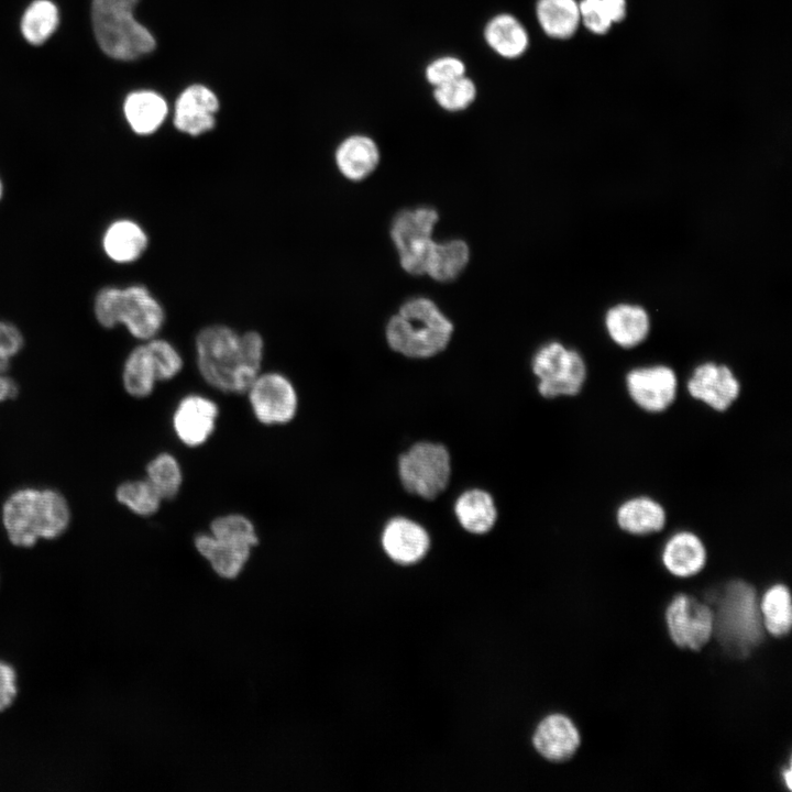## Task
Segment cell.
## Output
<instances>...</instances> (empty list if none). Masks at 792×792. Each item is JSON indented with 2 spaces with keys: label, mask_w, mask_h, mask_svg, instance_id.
<instances>
[{
  "label": "cell",
  "mask_w": 792,
  "mask_h": 792,
  "mask_svg": "<svg viewBox=\"0 0 792 792\" xmlns=\"http://www.w3.org/2000/svg\"><path fill=\"white\" fill-rule=\"evenodd\" d=\"M92 309L101 327L112 329L122 324L143 341L155 338L165 321L163 306L141 284L102 287L95 296Z\"/></svg>",
  "instance_id": "277c9868"
},
{
  "label": "cell",
  "mask_w": 792,
  "mask_h": 792,
  "mask_svg": "<svg viewBox=\"0 0 792 792\" xmlns=\"http://www.w3.org/2000/svg\"><path fill=\"white\" fill-rule=\"evenodd\" d=\"M740 388L729 366L711 361L698 364L686 382V391L692 398L718 413L726 411L734 404Z\"/></svg>",
  "instance_id": "4fadbf2b"
},
{
  "label": "cell",
  "mask_w": 792,
  "mask_h": 792,
  "mask_svg": "<svg viewBox=\"0 0 792 792\" xmlns=\"http://www.w3.org/2000/svg\"><path fill=\"white\" fill-rule=\"evenodd\" d=\"M148 246L145 230L131 219L113 220L103 231L101 248L105 255L118 264L138 261Z\"/></svg>",
  "instance_id": "ac0fdd59"
},
{
  "label": "cell",
  "mask_w": 792,
  "mask_h": 792,
  "mask_svg": "<svg viewBox=\"0 0 792 792\" xmlns=\"http://www.w3.org/2000/svg\"><path fill=\"white\" fill-rule=\"evenodd\" d=\"M438 220L437 210L429 207L406 209L394 218L391 226V238L405 272L411 275L426 274L428 261L436 243L432 232Z\"/></svg>",
  "instance_id": "9c48e42d"
},
{
  "label": "cell",
  "mask_w": 792,
  "mask_h": 792,
  "mask_svg": "<svg viewBox=\"0 0 792 792\" xmlns=\"http://www.w3.org/2000/svg\"><path fill=\"white\" fill-rule=\"evenodd\" d=\"M157 381H167L175 377L183 369V359L176 348L164 339L152 338L146 340Z\"/></svg>",
  "instance_id": "d590c367"
},
{
  "label": "cell",
  "mask_w": 792,
  "mask_h": 792,
  "mask_svg": "<svg viewBox=\"0 0 792 792\" xmlns=\"http://www.w3.org/2000/svg\"><path fill=\"white\" fill-rule=\"evenodd\" d=\"M454 513L462 528L474 535L488 532L497 519L492 495L480 488L462 493L454 504Z\"/></svg>",
  "instance_id": "484cf974"
},
{
  "label": "cell",
  "mask_w": 792,
  "mask_h": 792,
  "mask_svg": "<svg viewBox=\"0 0 792 792\" xmlns=\"http://www.w3.org/2000/svg\"><path fill=\"white\" fill-rule=\"evenodd\" d=\"M464 75H466V65L453 55L439 56L430 61L425 68V78L432 88Z\"/></svg>",
  "instance_id": "8d00e7d4"
},
{
  "label": "cell",
  "mask_w": 792,
  "mask_h": 792,
  "mask_svg": "<svg viewBox=\"0 0 792 792\" xmlns=\"http://www.w3.org/2000/svg\"><path fill=\"white\" fill-rule=\"evenodd\" d=\"M195 547L210 563L212 570L223 579L237 578L251 554V549L222 541L210 532L197 535Z\"/></svg>",
  "instance_id": "cb8c5ba5"
},
{
  "label": "cell",
  "mask_w": 792,
  "mask_h": 792,
  "mask_svg": "<svg viewBox=\"0 0 792 792\" xmlns=\"http://www.w3.org/2000/svg\"><path fill=\"white\" fill-rule=\"evenodd\" d=\"M783 774H784V782H785L788 789L791 790V782H792V780H791V777H792L791 770H790V769L785 770Z\"/></svg>",
  "instance_id": "7bdbcfd3"
},
{
  "label": "cell",
  "mask_w": 792,
  "mask_h": 792,
  "mask_svg": "<svg viewBox=\"0 0 792 792\" xmlns=\"http://www.w3.org/2000/svg\"><path fill=\"white\" fill-rule=\"evenodd\" d=\"M334 161L342 176L352 182H360L370 176L377 167L380 150L370 136L354 134L338 145Z\"/></svg>",
  "instance_id": "ffe728a7"
},
{
  "label": "cell",
  "mask_w": 792,
  "mask_h": 792,
  "mask_svg": "<svg viewBox=\"0 0 792 792\" xmlns=\"http://www.w3.org/2000/svg\"><path fill=\"white\" fill-rule=\"evenodd\" d=\"M139 0H92L91 16L97 42L112 58L134 59L155 48L151 32L133 16Z\"/></svg>",
  "instance_id": "5b68a950"
},
{
  "label": "cell",
  "mask_w": 792,
  "mask_h": 792,
  "mask_svg": "<svg viewBox=\"0 0 792 792\" xmlns=\"http://www.w3.org/2000/svg\"><path fill=\"white\" fill-rule=\"evenodd\" d=\"M2 522L12 544L29 548L40 539L62 536L70 522V508L56 490L24 487L4 502Z\"/></svg>",
  "instance_id": "7a4b0ae2"
},
{
  "label": "cell",
  "mask_w": 792,
  "mask_h": 792,
  "mask_svg": "<svg viewBox=\"0 0 792 792\" xmlns=\"http://www.w3.org/2000/svg\"><path fill=\"white\" fill-rule=\"evenodd\" d=\"M761 625L755 588L743 581L728 584L714 615V628L721 641L732 651L747 654L761 639Z\"/></svg>",
  "instance_id": "8992f818"
},
{
  "label": "cell",
  "mask_w": 792,
  "mask_h": 792,
  "mask_svg": "<svg viewBox=\"0 0 792 792\" xmlns=\"http://www.w3.org/2000/svg\"><path fill=\"white\" fill-rule=\"evenodd\" d=\"M618 527L634 536H646L661 531L667 522L664 507L649 496L640 495L626 499L616 510Z\"/></svg>",
  "instance_id": "44dd1931"
},
{
  "label": "cell",
  "mask_w": 792,
  "mask_h": 792,
  "mask_svg": "<svg viewBox=\"0 0 792 792\" xmlns=\"http://www.w3.org/2000/svg\"><path fill=\"white\" fill-rule=\"evenodd\" d=\"M382 547L394 562L414 564L428 552L430 538L425 528L416 521L395 517L384 527Z\"/></svg>",
  "instance_id": "2e32d148"
},
{
  "label": "cell",
  "mask_w": 792,
  "mask_h": 792,
  "mask_svg": "<svg viewBox=\"0 0 792 792\" xmlns=\"http://www.w3.org/2000/svg\"><path fill=\"white\" fill-rule=\"evenodd\" d=\"M536 15L543 32L554 38L570 37L580 22L575 0H538Z\"/></svg>",
  "instance_id": "83f0119b"
},
{
  "label": "cell",
  "mask_w": 792,
  "mask_h": 792,
  "mask_svg": "<svg viewBox=\"0 0 792 792\" xmlns=\"http://www.w3.org/2000/svg\"><path fill=\"white\" fill-rule=\"evenodd\" d=\"M483 36L487 46L505 59H517L529 46L525 25L510 13L493 15L485 24Z\"/></svg>",
  "instance_id": "7402d4cb"
},
{
  "label": "cell",
  "mask_w": 792,
  "mask_h": 792,
  "mask_svg": "<svg viewBox=\"0 0 792 792\" xmlns=\"http://www.w3.org/2000/svg\"><path fill=\"white\" fill-rule=\"evenodd\" d=\"M398 474L408 493L425 499H435L449 484L450 454L440 443L416 442L399 455Z\"/></svg>",
  "instance_id": "52a82bcc"
},
{
  "label": "cell",
  "mask_w": 792,
  "mask_h": 792,
  "mask_svg": "<svg viewBox=\"0 0 792 792\" xmlns=\"http://www.w3.org/2000/svg\"><path fill=\"white\" fill-rule=\"evenodd\" d=\"M210 534L226 542L252 549L258 542L253 522L240 514H228L213 519Z\"/></svg>",
  "instance_id": "836d02e7"
},
{
  "label": "cell",
  "mask_w": 792,
  "mask_h": 792,
  "mask_svg": "<svg viewBox=\"0 0 792 792\" xmlns=\"http://www.w3.org/2000/svg\"><path fill=\"white\" fill-rule=\"evenodd\" d=\"M146 480L162 499L174 498L183 483L177 459L167 452L156 455L146 466Z\"/></svg>",
  "instance_id": "1f68e13d"
},
{
  "label": "cell",
  "mask_w": 792,
  "mask_h": 792,
  "mask_svg": "<svg viewBox=\"0 0 792 792\" xmlns=\"http://www.w3.org/2000/svg\"><path fill=\"white\" fill-rule=\"evenodd\" d=\"M23 345L24 338L20 329L9 321L0 320V373L8 371L11 359Z\"/></svg>",
  "instance_id": "74e56055"
},
{
  "label": "cell",
  "mask_w": 792,
  "mask_h": 792,
  "mask_svg": "<svg viewBox=\"0 0 792 792\" xmlns=\"http://www.w3.org/2000/svg\"><path fill=\"white\" fill-rule=\"evenodd\" d=\"M532 743L543 758L561 762L575 754L580 747L581 737L570 718L561 714H553L539 724Z\"/></svg>",
  "instance_id": "e0dca14e"
},
{
  "label": "cell",
  "mask_w": 792,
  "mask_h": 792,
  "mask_svg": "<svg viewBox=\"0 0 792 792\" xmlns=\"http://www.w3.org/2000/svg\"><path fill=\"white\" fill-rule=\"evenodd\" d=\"M130 128L140 135L154 133L164 122L168 108L165 99L150 90L130 94L123 106Z\"/></svg>",
  "instance_id": "d4e9b609"
},
{
  "label": "cell",
  "mask_w": 792,
  "mask_h": 792,
  "mask_svg": "<svg viewBox=\"0 0 792 792\" xmlns=\"http://www.w3.org/2000/svg\"><path fill=\"white\" fill-rule=\"evenodd\" d=\"M218 109V98L209 88L193 85L176 100L174 125L183 133L198 136L215 128Z\"/></svg>",
  "instance_id": "9a60e30c"
},
{
  "label": "cell",
  "mask_w": 792,
  "mask_h": 792,
  "mask_svg": "<svg viewBox=\"0 0 792 792\" xmlns=\"http://www.w3.org/2000/svg\"><path fill=\"white\" fill-rule=\"evenodd\" d=\"M198 370L215 388L246 393L261 373L264 340L256 331L239 333L224 324L202 328L196 337Z\"/></svg>",
  "instance_id": "6da1fadb"
},
{
  "label": "cell",
  "mask_w": 792,
  "mask_h": 792,
  "mask_svg": "<svg viewBox=\"0 0 792 792\" xmlns=\"http://www.w3.org/2000/svg\"><path fill=\"white\" fill-rule=\"evenodd\" d=\"M116 497L119 503L140 516H151L155 514L162 502L161 496L147 480L121 483L116 490Z\"/></svg>",
  "instance_id": "d6a6232c"
},
{
  "label": "cell",
  "mask_w": 792,
  "mask_h": 792,
  "mask_svg": "<svg viewBox=\"0 0 792 792\" xmlns=\"http://www.w3.org/2000/svg\"><path fill=\"white\" fill-rule=\"evenodd\" d=\"M632 403L649 414L666 411L676 399L678 376L664 364L634 367L625 377Z\"/></svg>",
  "instance_id": "8fae6325"
},
{
  "label": "cell",
  "mask_w": 792,
  "mask_h": 792,
  "mask_svg": "<svg viewBox=\"0 0 792 792\" xmlns=\"http://www.w3.org/2000/svg\"><path fill=\"white\" fill-rule=\"evenodd\" d=\"M579 10L580 19L594 33H605L613 22L602 0H582Z\"/></svg>",
  "instance_id": "f35d334b"
},
{
  "label": "cell",
  "mask_w": 792,
  "mask_h": 792,
  "mask_svg": "<svg viewBox=\"0 0 792 792\" xmlns=\"http://www.w3.org/2000/svg\"><path fill=\"white\" fill-rule=\"evenodd\" d=\"M671 639L682 648L698 650L714 632V612L696 598L681 594L667 608Z\"/></svg>",
  "instance_id": "7c38bea8"
},
{
  "label": "cell",
  "mask_w": 792,
  "mask_h": 792,
  "mask_svg": "<svg viewBox=\"0 0 792 792\" xmlns=\"http://www.w3.org/2000/svg\"><path fill=\"white\" fill-rule=\"evenodd\" d=\"M218 415V406L210 398L196 394L187 395L174 411V431L187 447H199L213 432Z\"/></svg>",
  "instance_id": "5bb4252c"
},
{
  "label": "cell",
  "mask_w": 792,
  "mask_h": 792,
  "mask_svg": "<svg viewBox=\"0 0 792 792\" xmlns=\"http://www.w3.org/2000/svg\"><path fill=\"white\" fill-rule=\"evenodd\" d=\"M605 327L612 341L624 349L634 348L648 337L650 318L638 305L618 304L608 309Z\"/></svg>",
  "instance_id": "603a6c76"
},
{
  "label": "cell",
  "mask_w": 792,
  "mask_h": 792,
  "mask_svg": "<svg viewBox=\"0 0 792 792\" xmlns=\"http://www.w3.org/2000/svg\"><path fill=\"white\" fill-rule=\"evenodd\" d=\"M706 548L702 539L692 531L681 530L672 535L662 551L666 569L679 578L698 573L706 563Z\"/></svg>",
  "instance_id": "d6986e66"
},
{
  "label": "cell",
  "mask_w": 792,
  "mask_h": 792,
  "mask_svg": "<svg viewBox=\"0 0 792 792\" xmlns=\"http://www.w3.org/2000/svg\"><path fill=\"white\" fill-rule=\"evenodd\" d=\"M2 196H3V183H2V179H1V177H0V200H1Z\"/></svg>",
  "instance_id": "ee69618b"
},
{
  "label": "cell",
  "mask_w": 792,
  "mask_h": 792,
  "mask_svg": "<svg viewBox=\"0 0 792 792\" xmlns=\"http://www.w3.org/2000/svg\"><path fill=\"white\" fill-rule=\"evenodd\" d=\"M246 393L254 416L264 425L287 424L297 413L296 389L280 373H260Z\"/></svg>",
  "instance_id": "30bf717a"
},
{
  "label": "cell",
  "mask_w": 792,
  "mask_h": 792,
  "mask_svg": "<svg viewBox=\"0 0 792 792\" xmlns=\"http://www.w3.org/2000/svg\"><path fill=\"white\" fill-rule=\"evenodd\" d=\"M122 382L133 397L148 396L157 382L155 366L146 343L135 346L123 364Z\"/></svg>",
  "instance_id": "f1b7e54d"
},
{
  "label": "cell",
  "mask_w": 792,
  "mask_h": 792,
  "mask_svg": "<svg viewBox=\"0 0 792 792\" xmlns=\"http://www.w3.org/2000/svg\"><path fill=\"white\" fill-rule=\"evenodd\" d=\"M432 96L436 103L448 112L466 110L476 99L477 87L469 76L464 75L443 85L433 87Z\"/></svg>",
  "instance_id": "e575fe53"
},
{
  "label": "cell",
  "mask_w": 792,
  "mask_h": 792,
  "mask_svg": "<svg viewBox=\"0 0 792 792\" xmlns=\"http://www.w3.org/2000/svg\"><path fill=\"white\" fill-rule=\"evenodd\" d=\"M58 11L48 0H36L25 10L22 21V34L31 44H42L56 30Z\"/></svg>",
  "instance_id": "4dcf8cb0"
},
{
  "label": "cell",
  "mask_w": 792,
  "mask_h": 792,
  "mask_svg": "<svg viewBox=\"0 0 792 792\" xmlns=\"http://www.w3.org/2000/svg\"><path fill=\"white\" fill-rule=\"evenodd\" d=\"M470 249L465 241L452 239L435 243L426 274L441 283L454 280L466 267Z\"/></svg>",
  "instance_id": "4316f807"
},
{
  "label": "cell",
  "mask_w": 792,
  "mask_h": 792,
  "mask_svg": "<svg viewBox=\"0 0 792 792\" xmlns=\"http://www.w3.org/2000/svg\"><path fill=\"white\" fill-rule=\"evenodd\" d=\"M538 378V392L544 398L578 395L587 377L582 355L558 341L543 344L531 360Z\"/></svg>",
  "instance_id": "ba28073f"
},
{
  "label": "cell",
  "mask_w": 792,
  "mask_h": 792,
  "mask_svg": "<svg viewBox=\"0 0 792 792\" xmlns=\"http://www.w3.org/2000/svg\"><path fill=\"white\" fill-rule=\"evenodd\" d=\"M759 609L768 632L776 637L789 634L792 627V600L785 585L770 587L762 596Z\"/></svg>",
  "instance_id": "f546056e"
},
{
  "label": "cell",
  "mask_w": 792,
  "mask_h": 792,
  "mask_svg": "<svg viewBox=\"0 0 792 792\" xmlns=\"http://www.w3.org/2000/svg\"><path fill=\"white\" fill-rule=\"evenodd\" d=\"M613 22L624 19L626 12L625 0H602Z\"/></svg>",
  "instance_id": "b9f144b4"
},
{
  "label": "cell",
  "mask_w": 792,
  "mask_h": 792,
  "mask_svg": "<svg viewBox=\"0 0 792 792\" xmlns=\"http://www.w3.org/2000/svg\"><path fill=\"white\" fill-rule=\"evenodd\" d=\"M16 672L6 661L0 660V712L9 708L18 694Z\"/></svg>",
  "instance_id": "ab89813d"
},
{
  "label": "cell",
  "mask_w": 792,
  "mask_h": 792,
  "mask_svg": "<svg viewBox=\"0 0 792 792\" xmlns=\"http://www.w3.org/2000/svg\"><path fill=\"white\" fill-rule=\"evenodd\" d=\"M18 384L6 373H0V403L18 396Z\"/></svg>",
  "instance_id": "60d3db41"
},
{
  "label": "cell",
  "mask_w": 792,
  "mask_h": 792,
  "mask_svg": "<svg viewBox=\"0 0 792 792\" xmlns=\"http://www.w3.org/2000/svg\"><path fill=\"white\" fill-rule=\"evenodd\" d=\"M453 333V323L429 298L406 300L386 324L392 350L411 359H427L442 352Z\"/></svg>",
  "instance_id": "3957f363"
}]
</instances>
